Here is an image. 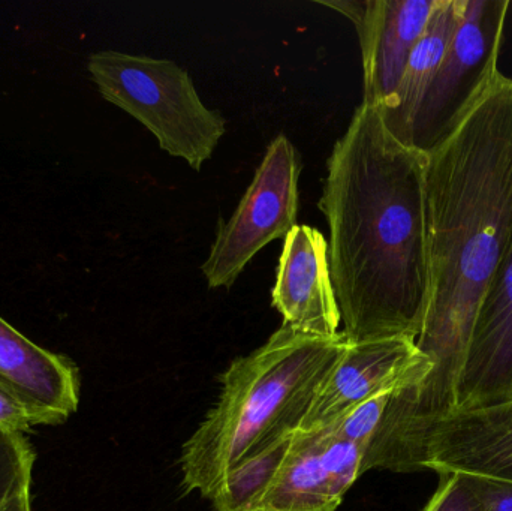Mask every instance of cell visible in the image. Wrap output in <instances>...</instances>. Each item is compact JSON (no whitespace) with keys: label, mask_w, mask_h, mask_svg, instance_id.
I'll use <instances>...</instances> for the list:
<instances>
[{"label":"cell","mask_w":512,"mask_h":511,"mask_svg":"<svg viewBox=\"0 0 512 511\" xmlns=\"http://www.w3.org/2000/svg\"><path fill=\"white\" fill-rule=\"evenodd\" d=\"M426 155L430 294L415 344L430 372L414 389L391 393L367 470L393 468L426 426L454 411L475 315L512 242V78L499 71Z\"/></svg>","instance_id":"obj_1"},{"label":"cell","mask_w":512,"mask_h":511,"mask_svg":"<svg viewBox=\"0 0 512 511\" xmlns=\"http://www.w3.org/2000/svg\"><path fill=\"white\" fill-rule=\"evenodd\" d=\"M427 155L400 143L370 105L355 110L327 161L318 207L328 264L351 344L417 341L430 294Z\"/></svg>","instance_id":"obj_2"},{"label":"cell","mask_w":512,"mask_h":511,"mask_svg":"<svg viewBox=\"0 0 512 511\" xmlns=\"http://www.w3.org/2000/svg\"><path fill=\"white\" fill-rule=\"evenodd\" d=\"M349 344L343 332L321 338L282 326L234 360L218 401L183 444V488L210 500L234 470L301 431Z\"/></svg>","instance_id":"obj_3"},{"label":"cell","mask_w":512,"mask_h":511,"mask_svg":"<svg viewBox=\"0 0 512 511\" xmlns=\"http://www.w3.org/2000/svg\"><path fill=\"white\" fill-rule=\"evenodd\" d=\"M102 98L155 135L168 155L200 171L227 132L219 111L201 101L191 75L174 60L117 50L96 51L87 60Z\"/></svg>","instance_id":"obj_4"},{"label":"cell","mask_w":512,"mask_h":511,"mask_svg":"<svg viewBox=\"0 0 512 511\" xmlns=\"http://www.w3.org/2000/svg\"><path fill=\"white\" fill-rule=\"evenodd\" d=\"M510 0H463L462 18L418 108L406 146L423 153L442 143L499 72Z\"/></svg>","instance_id":"obj_5"},{"label":"cell","mask_w":512,"mask_h":511,"mask_svg":"<svg viewBox=\"0 0 512 511\" xmlns=\"http://www.w3.org/2000/svg\"><path fill=\"white\" fill-rule=\"evenodd\" d=\"M301 165L294 144L280 134L271 141L254 180L228 221H219L201 270L210 288H231L252 258L297 225Z\"/></svg>","instance_id":"obj_6"},{"label":"cell","mask_w":512,"mask_h":511,"mask_svg":"<svg viewBox=\"0 0 512 511\" xmlns=\"http://www.w3.org/2000/svg\"><path fill=\"white\" fill-rule=\"evenodd\" d=\"M424 470L512 482V402L451 413L426 426L406 447L393 473Z\"/></svg>","instance_id":"obj_7"},{"label":"cell","mask_w":512,"mask_h":511,"mask_svg":"<svg viewBox=\"0 0 512 511\" xmlns=\"http://www.w3.org/2000/svg\"><path fill=\"white\" fill-rule=\"evenodd\" d=\"M430 362L405 336L349 344L301 431L330 429L349 411L382 393L414 389L429 375Z\"/></svg>","instance_id":"obj_8"},{"label":"cell","mask_w":512,"mask_h":511,"mask_svg":"<svg viewBox=\"0 0 512 511\" xmlns=\"http://www.w3.org/2000/svg\"><path fill=\"white\" fill-rule=\"evenodd\" d=\"M364 453L331 429L295 432L256 511H337L361 477Z\"/></svg>","instance_id":"obj_9"},{"label":"cell","mask_w":512,"mask_h":511,"mask_svg":"<svg viewBox=\"0 0 512 511\" xmlns=\"http://www.w3.org/2000/svg\"><path fill=\"white\" fill-rule=\"evenodd\" d=\"M355 24L363 62V104L379 108L396 92L438 0L318 2Z\"/></svg>","instance_id":"obj_10"},{"label":"cell","mask_w":512,"mask_h":511,"mask_svg":"<svg viewBox=\"0 0 512 511\" xmlns=\"http://www.w3.org/2000/svg\"><path fill=\"white\" fill-rule=\"evenodd\" d=\"M512 402V242L475 315L453 413Z\"/></svg>","instance_id":"obj_11"},{"label":"cell","mask_w":512,"mask_h":511,"mask_svg":"<svg viewBox=\"0 0 512 511\" xmlns=\"http://www.w3.org/2000/svg\"><path fill=\"white\" fill-rule=\"evenodd\" d=\"M271 302L282 315V326L295 332L321 338L340 333L328 243L321 231L297 224L286 234Z\"/></svg>","instance_id":"obj_12"},{"label":"cell","mask_w":512,"mask_h":511,"mask_svg":"<svg viewBox=\"0 0 512 511\" xmlns=\"http://www.w3.org/2000/svg\"><path fill=\"white\" fill-rule=\"evenodd\" d=\"M0 386L47 420L65 423L80 404V377L71 360L51 353L0 318Z\"/></svg>","instance_id":"obj_13"},{"label":"cell","mask_w":512,"mask_h":511,"mask_svg":"<svg viewBox=\"0 0 512 511\" xmlns=\"http://www.w3.org/2000/svg\"><path fill=\"white\" fill-rule=\"evenodd\" d=\"M462 12L463 0H438L426 30L412 50L396 92L376 108L391 135L405 146L418 108L447 53Z\"/></svg>","instance_id":"obj_14"},{"label":"cell","mask_w":512,"mask_h":511,"mask_svg":"<svg viewBox=\"0 0 512 511\" xmlns=\"http://www.w3.org/2000/svg\"><path fill=\"white\" fill-rule=\"evenodd\" d=\"M291 438L249 464L234 470L210 498L213 510L256 511L265 489L270 485L280 462L285 458Z\"/></svg>","instance_id":"obj_15"},{"label":"cell","mask_w":512,"mask_h":511,"mask_svg":"<svg viewBox=\"0 0 512 511\" xmlns=\"http://www.w3.org/2000/svg\"><path fill=\"white\" fill-rule=\"evenodd\" d=\"M35 458L24 434L0 429V510L20 483L32 477Z\"/></svg>","instance_id":"obj_16"},{"label":"cell","mask_w":512,"mask_h":511,"mask_svg":"<svg viewBox=\"0 0 512 511\" xmlns=\"http://www.w3.org/2000/svg\"><path fill=\"white\" fill-rule=\"evenodd\" d=\"M391 393H382L358 405L330 428L337 437L367 450L372 443Z\"/></svg>","instance_id":"obj_17"},{"label":"cell","mask_w":512,"mask_h":511,"mask_svg":"<svg viewBox=\"0 0 512 511\" xmlns=\"http://www.w3.org/2000/svg\"><path fill=\"white\" fill-rule=\"evenodd\" d=\"M423 511H483L474 477L463 473L442 474L438 491Z\"/></svg>","instance_id":"obj_18"},{"label":"cell","mask_w":512,"mask_h":511,"mask_svg":"<svg viewBox=\"0 0 512 511\" xmlns=\"http://www.w3.org/2000/svg\"><path fill=\"white\" fill-rule=\"evenodd\" d=\"M41 425H47L41 414L0 386V429L24 434Z\"/></svg>","instance_id":"obj_19"},{"label":"cell","mask_w":512,"mask_h":511,"mask_svg":"<svg viewBox=\"0 0 512 511\" xmlns=\"http://www.w3.org/2000/svg\"><path fill=\"white\" fill-rule=\"evenodd\" d=\"M474 477L483 511H512V482Z\"/></svg>","instance_id":"obj_20"},{"label":"cell","mask_w":512,"mask_h":511,"mask_svg":"<svg viewBox=\"0 0 512 511\" xmlns=\"http://www.w3.org/2000/svg\"><path fill=\"white\" fill-rule=\"evenodd\" d=\"M30 488H32V477L20 483V486L15 489L14 494L9 497L0 511H32Z\"/></svg>","instance_id":"obj_21"}]
</instances>
